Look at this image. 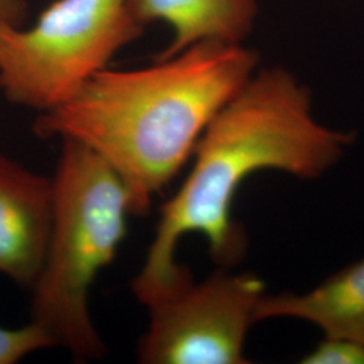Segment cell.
Here are the masks:
<instances>
[{
	"label": "cell",
	"mask_w": 364,
	"mask_h": 364,
	"mask_svg": "<svg viewBox=\"0 0 364 364\" xmlns=\"http://www.w3.org/2000/svg\"><path fill=\"white\" fill-rule=\"evenodd\" d=\"M144 26L162 21L173 39L156 58H168L201 42L243 43L258 16V0H130Z\"/></svg>",
	"instance_id": "obj_8"
},
{
	"label": "cell",
	"mask_w": 364,
	"mask_h": 364,
	"mask_svg": "<svg viewBox=\"0 0 364 364\" xmlns=\"http://www.w3.org/2000/svg\"><path fill=\"white\" fill-rule=\"evenodd\" d=\"M355 142V131L331 129L317 119L312 92L289 69L258 68L210 120L189 176L162 205L144 267L131 285L135 297L147 306L192 279L176 260L183 235H203L220 267L231 269L245 257L247 236L232 205L250 176L278 170L299 180L321 178Z\"/></svg>",
	"instance_id": "obj_1"
},
{
	"label": "cell",
	"mask_w": 364,
	"mask_h": 364,
	"mask_svg": "<svg viewBox=\"0 0 364 364\" xmlns=\"http://www.w3.org/2000/svg\"><path fill=\"white\" fill-rule=\"evenodd\" d=\"M293 318L317 326L324 338L364 341V258L308 291L264 294L255 321Z\"/></svg>",
	"instance_id": "obj_7"
},
{
	"label": "cell",
	"mask_w": 364,
	"mask_h": 364,
	"mask_svg": "<svg viewBox=\"0 0 364 364\" xmlns=\"http://www.w3.org/2000/svg\"><path fill=\"white\" fill-rule=\"evenodd\" d=\"M52 347L46 332L34 323L18 329L0 326V364L18 363L33 352Z\"/></svg>",
	"instance_id": "obj_9"
},
{
	"label": "cell",
	"mask_w": 364,
	"mask_h": 364,
	"mask_svg": "<svg viewBox=\"0 0 364 364\" xmlns=\"http://www.w3.org/2000/svg\"><path fill=\"white\" fill-rule=\"evenodd\" d=\"M302 364H364V341L324 338L302 359Z\"/></svg>",
	"instance_id": "obj_10"
},
{
	"label": "cell",
	"mask_w": 364,
	"mask_h": 364,
	"mask_svg": "<svg viewBox=\"0 0 364 364\" xmlns=\"http://www.w3.org/2000/svg\"><path fill=\"white\" fill-rule=\"evenodd\" d=\"M220 267L147 305L149 328L138 346L144 364H246L248 329L266 294L255 273Z\"/></svg>",
	"instance_id": "obj_5"
},
{
	"label": "cell",
	"mask_w": 364,
	"mask_h": 364,
	"mask_svg": "<svg viewBox=\"0 0 364 364\" xmlns=\"http://www.w3.org/2000/svg\"><path fill=\"white\" fill-rule=\"evenodd\" d=\"M144 28L130 0H54L28 28L0 23V91L13 105L48 112Z\"/></svg>",
	"instance_id": "obj_4"
},
{
	"label": "cell",
	"mask_w": 364,
	"mask_h": 364,
	"mask_svg": "<svg viewBox=\"0 0 364 364\" xmlns=\"http://www.w3.org/2000/svg\"><path fill=\"white\" fill-rule=\"evenodd\" d=\"M53 177V223L33 285L31 323L76 359H102L105 344L90 312L96 277L117 257L134 215L130 192L100 156L64 141Z\"/></svg>",
	"instance_id": "obj_3"
},
{
	"label": "cell",
	"mask_w": 364,
	"mask_h": 364,
	"mask_svg": "<svg viewBox=\"0 0 364 364\" xmlns=\"http://www.w3.org/2000/svg\"><path fill=\"white\" fill-rule=\"evenodd\" d=\"M258 66V53L245 43L201 42L141 69L105 68L39 114L34 132L100 156L129 189L134 215H144Z\"/></svg>",
	"instance_id": "obj_2"
},
{
	"label": "cell",
	"mask_w": 364,
	"mask_h": 364,
	"mask_svg": "<svg viewBox=\"0 0 364 364\" xmlns=\"http://www.w3.org/2000/svg\"><path fill=\"white\" fill-rule=\"evenodd\" d=\"M53 177L0 154V274L33 287L46 258L53 223Z\"/></svg>",
	"instance_id": "obj_6"
},
{
	"label": "cell",
	"mask_w": 364,
	"mask_h": 364,
	"mask_svg": "<svg viewBox=\"0 0 364 364\" xmlns=\"http://www.w3.org/2000/svg\"><path fill=\"white\" fill-rule=\"evenodd\" d=\"M27 13L26 0H0V23L22 26Z\"/></svg>",
	"instance_id": "obj_11"
}]
</instances>
